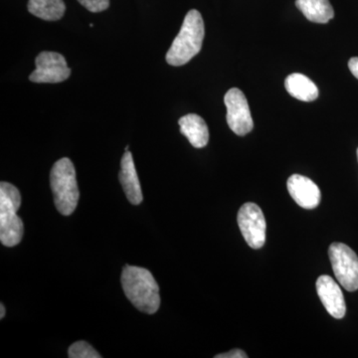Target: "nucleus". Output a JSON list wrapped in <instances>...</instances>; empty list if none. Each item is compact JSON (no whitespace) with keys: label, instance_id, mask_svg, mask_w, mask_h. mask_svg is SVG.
<instances>
[{"label":"nucleus","instance_id":"1","mask_svg":"<svg viewBox=\"0 0 358 358\" xmlns=\"http://www.w3.org/2000/svg\"><path fill=\"white\" fill-rule=\"evenodd\" d=\"M121 281L124 294L138 310L148 315L159 310V287L150 271L127 265L122 268Z\"/></svg>","mask_w":358,"mask_h":358},{"label":"nucleus","instance_id":"2","mask_svg":"<svg viewBox=\"0 0 358 358\" xmlns=\"http://www.w3.org/2000/svg\"><path fill=\"white\" fill-rule=\"evenodd\" d=\"M204 35L203 18L199 10L192 9L186 14L180 31L166 53V62L171 66L189 62L201 50Z\"/></svg>","mask_w":358,"mask_h":358},{"label":"nucleus","instance_id":"3","mask_svg":"<svg viewBox=\"0 0 358 358\" xmlns=\"http://www.w3.org/2000/svg\"><path fill=\"white\" fill-rule=\"evenodd\" d=\"M50 185L59 213L69 216L76 209L80 193L74 164L67 157L54 164L50 173Z\"/></svg>","mask_w":358,"mask_h":358},{"label":"nucleus","instance_id":"4","mask_svg":"<svg viewBox=\"0 0 358 358\" xmlns=\"http://www.w3.org/2000/svg\"><path fill=\"white\" fill-rule=\"evenodd\" d=\"M21 206L20 190L11 183H0V241L6 247H14L22 240L24 226L17 215Z\"/></svg>","mask_w":358,"mask_h":358},{"label":"nucleus","instance_id":"5","mask_svg":"<svg viewBox=\"0 0 358 358\" xmlns=\"http://www.w3.org/2000/svg\"><path fill=\"white\" fill-rule=\"evenodd\" d=\"M329 260L339 284L348 292L358 289V257L348 245L333 243L329 249Z\"/></svg>","mask_w":358,"mask_h":358},{"label":"nucleus","instance_id":"6","mask_svg":"<svg viewBox=\"0 0 358 358\" xmlns=\"http://www.w3.org/2000/svg\"><path fill=\"white\" fill-rule=\"evenodd\" d=\"M238 225L244 239L252 249L262 248L266 242V223L262 209L248 202L240 208L237 216Z\"/></svg>","mask_w":358,"mask_h":358},{"label":"nucleus","instance_id":"7","mask_svg":"<svg viewBox=\"0 0 358 358\" xmlns=\"http://www.w3.org/2000/svg\"><path fill=\"white\" fill-rule=\"evenodd\" d=\"M35 64L36 69L29 76L33 83H61L71 75L64 56L56 52H41L35 59Z\"/></svg>","mask_w":358,"mask_h":358},{"label":"nucleus","instance_id":"8","mask_svg":"<svg viewBox=\"0 0 358 358\" xmlns=\"http://www.w3.org/2000/svg\"><path fill=\"white\" fill-rule=\"evenodd\" d=\"M224 103L227 108L228 126L233 133L240 136L249 134L253 129L254 122L243 92L237 88L230 89L224 96Z\"/></svg>","mask_w":358,"mask_h":358},{"label":"nucleus","instance_id":"9","mask_svg":"<svg viewBox=\"0 0 358 358\" xmlns=\"http://www.w3.org/2000/svg\"><path fill=\"white\" fill-rule=\"evenodd\" d=\"M317 291L327 313L334 319H343L345 315L346 305L338 282L329 275H320L317 281Z\"/></svg>","mask_w":358,"mask_h":358},{"label":"nucleus","instance_id":"10","mask_svg":"<svg viewBox=\"0 0 358 358\" xmlns=\"http://www.w3.org/2000/svg\"><path fill=\"white\" fill-rule=\"evenodd\" d=\"M292 199L303 209H315L319 206L322 193L319 186L306 176L294 174L287 182Z\"/></svg>","mask_w":358,"mask_h":358},{"label":"nucleus","instance_id":"11","mask_svg":"<svg viewBox=\"0 0 358 358\" xmlns=\"http://www.w3.org/2000/svg\"><path fill=\"white\" fill-rule=\"evenodd\" d=\"M119 178L129 201L134 205L141 204L143 197L140 179L134 166L133 155L129 150L122 155Z\"/></svg>","mask_w":358,"mask_h":358},{"label":"nucleus","instance_id":"12","mask_svg":"<svg viewBox=\"0 0 358 358\" xmlns=\"http://www.w3.org/2000/svg\"><path fill=\"white\" fill-rule=\"evenodd\" d=\"M181 134H185L193 147H206L209 141V131L206 122L199 115H183L178 121Z\"/></svg>","mask_w":358,"mask_h":358},{"label":"nucleus","instance_id":"13","mask_svg":"<svg viewBox=\"0 0 358 358\" xmlns=\"http://www.w3.org/2000/svg\"><path fill=\"white\" fill-rule=\"evenodd\" d=\"M285 87L289 95L303 102H313L319 96V89L312 80L300 73L287 77Z\"/></svg>","mask_w":358,"mask_h":358},{"label":"nucleus","instance_id":"14","mask_svg":"<svg viewBox=\"0 0 358 358\" xmlns=\"http://www.w3.org/2000/svg\"><path fill=\"white\" fill-rule=\"evenodd\" d=\"M296 6L312 22L324 24L333 20L334 16L329 0H296Z\"/></svg>","mask_w":358,"mask_h":358},{"label":"nucleus","instance_id":"15","mask_svg":"<svg viewBox=\"0 0 358 358\" xmlns=\"http://www.w3.org/2000/svg\"><path fill=\"white\" fill-rule=\"evenodd\" d=\"M27 7L33 15L47 21L61 20L66 10L63 0H29Z\"/></svg>","mask_w":358,"mask_h":358},{"label":"nucleus","instance_id":"16","mask_svg":"<svg viewBox=\"0 0 358 358\" xmlns=\"http://www.w3.org/2000/svg\"><path fill=\"white\" fill-rule=\"evenodd\" d=\"M68 357L70 358H101L95 348L86 341H77L70 346L68 350Z\"/></svg>","mask_w":358,"mask_h":358},{"label":"nucleus","instance_id":"17","mask_svg":"<svg viewBox=\"0 0 358 358\" xmlns=\"http://www.w3.org/2000/svg\"><path fill=\"white\" fill-rule=\"evenodd\" d=\"M91 13H102L110 6V0H78Z\"/></svg>","mask_w":358,"mask_h":358},{"label":"nucleus","instance_id":"18","mask_svg":"<svg viewBox=\"0 0 358 358\" xmlns=\"http://www.w3.org/2000/svg\"><path fill=\"white\" fill-rule=\"evenodd\" d=\"M248 355H246L241 350H232L230 352L225 353H220V355H215V358H247Z\"/></svg>","mask_w":358,"mask_h":358},{"label":"nucleus","instance_id":"19","mask_svg":"<svg viewBox=\"0 0 358 358\" xmlns=\"http://www.w3.org/2000/svg\"><path fill=\"white\" fill-rule=\"evenodd\" d=\"M348 67H350V72L352 73L353 76L358 79V57L350 59V62H348Z\"/></svg>","mask_w":358,"mask_h":358},{"label":"nucleus","instance_id":"20","mask_svg":"<svg viewBox=\"0 0 358 358\" xmlns=\"http://www.w3.org/2000/svg\"><path fill=\"white\" fill-rule=\"evenodd\" d=\"M6 317V308H4L3 303L0 305V319H3Z\"/></svg>","mask_w":358,"mask_h":358},{"label":"nucleus","instance_id":"21","mask_svg":"<svg viewBox=\"0 0 358 358\" xmlns=\"http://www.w3.org/2000/svg\"><path fill=\"white\" fill-rule=\"evenodd\" d=\"M357 159H358V148H357Z\"/></svg>","mask_w":358,"mask_h":358}]
</instances>
